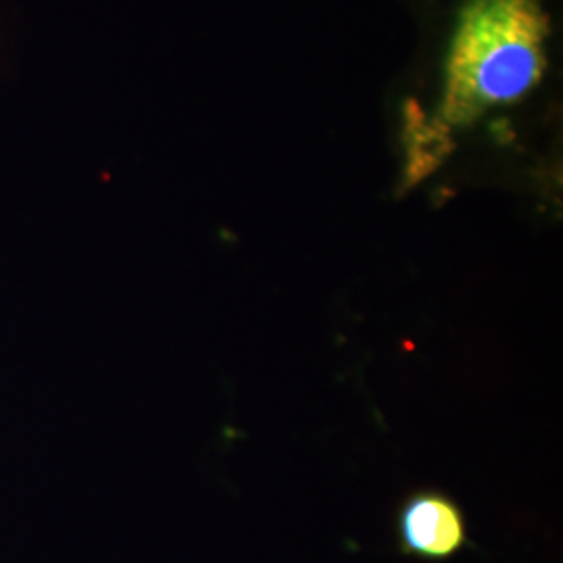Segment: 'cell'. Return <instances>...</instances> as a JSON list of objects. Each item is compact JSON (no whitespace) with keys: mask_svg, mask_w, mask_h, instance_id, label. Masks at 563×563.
Masks as SVG:
<instances>
[{"mask_svg":"<svg viewBox=\"0 0 563 563\" xmlns=\"http://www.w3.org/2000/svg\"><path fill=\"white\" fill-rule=\"evenodd\" d=\"M547 32L541 0H470L446 63L444 120L467 125L534 88Z\"/></svg>","mask_w":563,"mask_h":563,"instance_id":"cell-1","label":"cell"},{"mask_svg":"<svg viewBox=\"0 0 563 563\" xmlns=\"http://www.w3.org/2000/svg\"><path fill=\"white\" fill-rule=\"evenodd\" d=\"M402 551L423 560H446L467 541L460 507L443 495H418L399 518Z\"/></svg>","mask_w":563,"mask_h":563,"instance_id":"cell-2","label":"cell"}]
</instances>
